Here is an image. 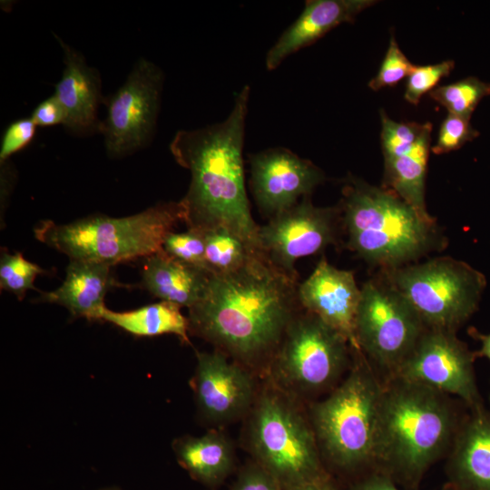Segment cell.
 I'll return each mask as SVG.
<instances>
[{
    "label": "cell",
    "mask_w": 490,
    "mask_h": 490,
    "mask_svg": "<svg viewBox=\"0 0 490 490\" xmlns=\"http://www.w3.org/2000/svg\"><path fill=\"white\" fill-rule=\"evenodd\" d=\"M32 120L40 127H50L57 124H64L65 113L54 95L41 102L33 111Z\"/></svg>",
    "instance_id": "obj_35"
},
{
    "label": "cell",
    "mask_w": 490,
    "mask_h": 490,
    "mask_svg": "<svg viewBox=\"0 0 490 490\" xmlns=\"http://www.w3.org/2000/svg\"><path fill=\"white\" fill-rule=\"evenodd\" d=\"M172 449L190 476L208 488L220 486L234 469L233 446L221 431L178 437Z\"/></svg>",
    "instance_id": "obj_22"
},
{
    "label": "cell",
    "mask_w": 490,
    "mask_h": 490,
    "mask_svg": "<svg viewBox=\"0 0 490 490\" xmlns=\"http://www.w3.org/2000/svg\"><path fill=\"white\" fill-rule=\"evenodd\" d=\"M442 490H462V489L456 486H454L448 483Z\"/></svg>",
    "instance_id": "obj_39"
},
{
    "label": "cell",
    "mask_w": 490,
    "mask_h": 490,
    "mask_svg": "<svg viewBox=\"0 0 490 490\" xmlns=\"http://www.w3.org/2000/svg\"><path fill=\"white\" fill-rule=\"evenodd\" d=\"M290 490H339L330 474L311 482L300 485Z\"/></svg>",
    "instance_id": "obj_37"
},
{
    "label": "cell",
    "mask_w": 490,
    "mask_h": 490,
    "mask_svg": "<svg viewBox=\"0 0 490 490\" xmlns=\"http://www.w3.org/2000/svg\"><path fill=\"white\" fill-rule=\"evenodd\" d=\"M230 490H283L264 468L252 461L240 468Z\"/></svg>",
    "instance_id": "obj_34"
},
{
    "label": "cell",
    "mask_w": 490,
    "mask_h": 490,
    "mask_svg": "<svg viewBox=\"0 0 490 490\" xmlns=\"http://www.w3.org/2000/svg\"><path fill=\"white\" fill-rule=\"evenodd\" d=\"M382 277L429 329L456 332L478 310L485 275L448 256L383 270Z\"/></svg>",
    "instance_id": "obj_8"
},
{
    "label": "cell",
    "mask_w": 490,
    "mask_h": 490,
    "mask_svg": "<svg viewBox=\"0 0 490 490\" xmlns=\"http://www.w3.org/2000/svg\"><path fill=\"white\" fill-rule=\"evenodd\" d=\"M350 350L338 331L302 309L270 360L272 373L284 387L305 393L321 391L334 386L347 369Z\"/></svg>",
    "instance_id": "obj_9"
},
{
    "label": "cell",
    "mask_w": 490,
    "mask_h": 490,
    "mask_svg": "<svg viewBox=\"0 0 490 490\" xmlns=\"http://www.w3.org/2000/svg\"><path fill=\"white\" fill-rule=\"evenodd\" d=\"M298 277L252 254L240 269L210 275L200 300L189 309V332L239 363L271 358L302 309Z\"/></svg>",
    "instance_id": "obj_1"
},
{
    "label": "cell",
    "mask_w": 490,
    "mask_h": 490,
    "mask_svg": "<svg viewBox=\"0 0 490 490\" xmlns=\"http://www.w3.org/2000/svg\"><path fill=\"white\" fill-rule=\"evenodd\" d=\"M163 83L162 70L141 58L123 84L104 100L107 115L101 122L106 153L122 158L146 146L156 125Z\"/></svg>",
    "instance_id": "obj_11"
},
{
    "label": "cell",
    "mask_w": 490,
    "mask_h": 490,
    "mask_svg": "<svg viewBox=\"0 0 490 490\" xmlns=\"http://www.w3.org/2000/svg\"><path fill=\"white\" fill-rule=\"evenodd\" d=\"M340 207H317L309 196L289 209L273 216L260 226L262 252L277 268L298 277V260L323 251L335 244Z\"/></svg>",
    "instance_id": "obj_13"
},
{
    "label": "cell",
    "mask_w": 490,
    "mask_h": 490,
    "mask_svg": "<svg viewBox=\"0 0 490 490\" xmlns=\"http://www.w3.org/2000/svg\"><path fill=\"white\" fill-rule=\"evenodd\" d=\"M55 37L63 48L65 65L54 93L65 113L64 126L75 135L100 132L98 110L105 99L99 72L87 64L81 53Z\"/></svg>",
    "instance_id": "obj_17"
},
{
    "label": "cell",
    "mask_w": 490,
    "mask_h": 490,
    "mask_svg": "<svg viewBox=\"0 0 490 490\" xmlns=\"http://www.w3.org/2000/svg\"><path fill=\"white\" fill-rule=\"evenodd\" d=\"M475 358L456 332L427 328L389 377L457 397L472 409L484 405L475 374Z\"/></svg>",
    "instance_id": "obj_12"
},
{
    "label": "cell",
    "mask_w": 490,
    "mask_h": 490,
    "mask_svg": "<svg viewBox=\"0 0 490 490\" xmlns=\"http://www.w3.org/2000/svg\"><path fill=\"white\" fill-rule=\"evenodd\" d=\"M448 483L462 490H490V408L469 409L456 432L446 462Z\"/></svg>",
    "instance_id": "obj_18"
},
{
    "label": "cell",
    "mask_w": 490,
    "mask_h": 490,
    "mask_svg": "<svg viewBox=\"0 0 490 490\" xmlns=\"http://www.w3.org/2000/svg\"><path fill=\"white\" fill-rule=\"evenodd\" d=\"M340 217L348 247L373 266L390 270L445 246L435 219L421 216L392 191L348 177Z\"/></svg>",
    "instance_id": "obj_4"
},
{
    "label": "cell",
    "mask_w": 490,
    "mask_h": 490,
    "mask_svg": "<svg viewBox=\"0 0 490 490\" xmlns=\"http://www.w3.org/2000/svg\"><path fill=\"white\" fill-rule=\"evenodd\" d=\"M374 0H309L296 21L268 51L265 64L276 69L288 56L307 47L343 23H352Z\"/></svg>",
    "instance_id": "obj_19"
},
{
    "label": "cell",
    "mask_w": 490,
    "mask_h": 490,
    "mask_svg": "<svg viewBox=\"0 0 490 490\" xmlns=\"http://www.w3.org/2000/svg\"><path fill=\"white\" fill-rule=\"evenodd\" d=\"M380 119L384 159L397 157L410 151L428 124V122L425 123L395 122L384 110L380 111Z\"/></svg>",
    "instance_id": "obj_29"
},
{
    "label": "cell",
    "mask_w": 490,
    "mask_h": 490,
    "mask_svg": "<svg viewBox=\"0 0 490 490\" xmlns=\"http://www.w3.org/2000/svg\"><path fill=\"white\" fill-rule=\"evenodd\" d=\"M346 378L312 407L311 426L331 466L362 475L375 470L383 382L361 351Z\"/></svg>",
    "instance_id": "obj_5"
},
{
    "label": "cell",
    "mask_w": 490,
    "mask_h": 490,
    "mask_svg": "<svg viewBox=\"0 0 490 490\" xmlns=\"http://www.w3.org/2000/svg\"><path fill=\"white\" fill-rule=\"evenodd\" d=\"M361 298L354 273L339 270L322 258L310 276L299 284L300 307L338 331L354 351H360L355 320Z\"/></svg>",
    "instance_id": "obj_16"
},
{
    "label": "cell",
    "mask_w": 490,
    "mask_h": 490,
    "mask_svg": "<svg viewBox=\"0 0 490 490\" xmlns=\"http://www.w3.org/2000/svg\"><path fill=\"white\" fill-rule=\"evenodd\" d=\"M348 490H402L388 475L372 470L351 483Z\"/></svg>",
    "instance_id": "obj_36"
},
{
    "label": "cell",
    "mask_w": 490,
    "mask_h": 490,
    "mask_svg": "<svg viewBox=\"0 0 490 490\" xmlns=\"http://www.w3.org/2000/svg\"><path fill=\"white\" fill-rule=\"evenodd\" d=\"M99 490H121L120 488L118 487H106V488H102V489H99Z\"/></svg>",
    "instance_id": "obj_40"
},
{
    "label": "cell",
    "mask_w": 490,
    "mask_h": 490,
    "mask_svg": "<svg viewBox=\"0 0 490 490\" xmlns=\"http://www.w3.org/2000/svg\"><path fill=\"white\" fill-rule=\"evenodd\" d=\"M205 250V231L193 229L184 232L171 231L162 243V250L171 258L211 273L206 261Z\"/></svg>",
    "instance_id": "obj_28"
},
{
    "label": "cell",
    "mask_w": 490,
    "mask_h": 490,
    "mask_svg": "<svg viewBox=\"0 0 490 490\" xmlns=\"http://www.w3.org/2000/svg\"><path fill=\"white\" fill-rule=\"evenodd\" d=\"M184 219L181 201H168L121 218L92 215L64 224L42 220L34 233L39 241L70 260L114 266L161 251L167 234Z\"/></svg>",
    "instance_id": "obj_6"
},
{
    "label": "cell",
    "mask_w": 490,
    "mask_h": 490,
    "mask_svg": "<svg viewBox=\"0 0 490 490\" xmlns=\"http://www.w3.org/2000/svg\"><path fill=\"white\" fill-rule=\"evenodd\" d=\"M113 266L103 262L70 260L63 284L43 293L42 300L64 307L73 317L99 320L106 307L104 297L115 285Z\"/></svg>",
    "instance_id": "obj_20"
},
{
    "label": "cell",
    "mask_w": 490,
    "mask_h": 490,
    "mask_svg": "<svg viewBox=\"0 0 490 490\" xmlns=\"http://www.w3.org/2000/svg\"><path fill=\"white\" fill-rule=\"evenodd\" d=\"M36 127L31 117L18 119L7 126L1 142V164L6 162L13 154L23 150L33 141Z\"/></svg>",
    "instance_id": "obj_33"
},
{
    "label": "cell",
    "mask_w": 490,
    "mask_h": 490,
    "mask_svg": "<svg viewBox=\"0 0 490 490\" xmlns=\"http://www.w3.org/2000/svg\"><path fill=\"white\" fill-rule=\"evenodd\" d=\"M478 136L479 132L472 126L470 119L448 113L440 126L436 143L431 151L436 154L456 151Z\"/></svg>",
    "instance_id": "obj_32"
},
{
    "label": "cell",
    "mask_w": 490,
    "mask_h": 490,
    "mask_svg": "<svg viewBox=\"0 0 490 490\" xmlns=\"http://www.w3.org/2000/svg\"><path fill=\"white\" fill-rule=\"evenodd\" d=\"M488 401H489V405H490V394H489V397H488Z\"/></svg>",
    "instance_id": "obj_41"
},
{
    "label": "cell",
    "mask_w": 490,
    "mask_h": 490,
    "mask_svg": "<svg viewBox=\"0 0 490 490\" xmlns=\"http://www.w3.org/2000/svg\"><path fill=\"white\" fill-rule=\"evenodd\" d=\"M448 396L397 377L383 382L375 470L416 490L451 446L463 418Z\"/></svg>",
    "instance_id": "obj_3"
},
{
    "label": "cell",
    "mask_w": 490,
    "mask_h": 490,
    "mask_svg": "<svg viewBox=\"0 0 490 490\" xmlns=\"http://www.w3.org/2000/svg\"><path fill=\"white\" fill-rule=\"evenodd\" d=\"M180 309L178 305L162 300L123 312L104 307L100 312L99 320L110 322L134 336L172 334L189 343V320Z\"/></svg>",
    "instance_id": "obj_24"
},
{
    "label": "cell",
    "mask_w": 490,
    "mask_h": 490,
    "mask_svg": "<svg viewBox=\"0 0 490 490\" xmlns=\"http://www.w3.org/2000/svg\"><path fill=\"white\" fill-rule=\"evenodd\" d=\"M415 66L401 51L392 34L379 70L369 81L368 87L378 91L384 87L394 86L408 76Z\"/></svg>",
    "instance_id": "obj_31"
},
{
    "label": "cell",
    "mask_w": 490,
    "mask_h": 490,
    "mask_svg": "<svg viewBox=\"0 0 490 490\" xmlns=\"http://www.w3.org/2000/svg\"><path fill=\"white\" fill-rule=\"evenodd\" d=\"M455 67L452 60L435 64L415 66L407 76L404 98L413 105H417L421 98L436 88L443 78L448 76Z\"/></svg>",
    "instance_id": "obj_30"
},
{
    "label": "cell",
    "mask_w": 490,
    "mask_h": 490,
    "mask_svg": "<svg viewBox=\"0 0 490 490\" xmlns=\"http://www.w3.org/2000/svg\"><path fill=\"white\" fill-rule=\"evenodd\" d=\"M249 97L246 85L223 122L179 131L170 151L177 163L191 173L189 190L181 200L188 229H226L251 253L265 255L245 188L242 149Z\"/></svg>",
    "instance_id": "obj_2"
},
{
    "label": "cell",
    "mask_w": 490,
    "mask_h": 490,
    "mask_svg": "<svg viewBox=\"0 0 490 490\" xmlns=\"http://www.w3.org/2000/svg\"><path fill=\"white\" fill-rule=\"evenodd\" d=\"M248 442L253 461L283 490L321 478L326 470L312 426L287 395L263 392L253 404Z\"/></svg>",
    "instance_id": "obj_7"
},
{
    "label": "cell",
    "mask_w": 490,
    "mask_h": 490,
    "mask_svg": "<svg viewBox=\"0 0 490 490\" xmlns=\"http://www.w3.org/2000/svg\"><path fill=\"white\" fill-rule=\"evenodd\" d=\"M249 162L255 202L269 219L309 196L326 179L312 162L282 147L250 154Z\"/></svg>",
    "instance_id": "obj_14"
},
{
    "label": "cell",
    "mask_w": 490,
    "mask_h": 490,
    "mask_svg": "<svg viewBox=\"0 0 490 490\" xmlns=\"http://www.w3.org/2000/svg\"><path fill=\"white\" fill-rule=\"evenodd\" d=\"M490 95V83L469 76L458 82L436 87L429 96L449 113L471 119L479 103Z\"/></svg>",
    "instance_id": "obj_26"
},
{
    "label": "cell",
    "mask_w": 490,
    "mask_h": 490,
    "mask_svg": "<svg viewBox=\"0 0 490 490\" xmlns=\"http://www.w3.org/2000/svg\"><path fill=\"white\" fill-rule=\"evenodd\" d=\"M211 274L181 263L162 250L144 258L142 286L162 301L190 309L201 298Z\"/></svg>",
    "instance_id": "obj_21"
},
{
    "label": "cell",
    "mask_w": 490,
    "mask_h": 490,
    "mask_svg": "<svg viewBox=\"0 0 490 490\" xmlns=\"http://www.w3.org/2000/svg\"><path fill=\"white\" fill-rule=\"evenodd\" d=\"M468 334L481 344L480 349L475 351V357L485 358L490 362V333L484 334L475 328H469Z\"/></svg>",
    "instance_id": "obj_38"
},
{
    "label": "cell",
    "mask_w": 490,
    "mask_h": 490,
    "mask_svg": "<svg viewBox=\"0 0 490 490\" xmlns=\"http://www.w3.org/2000/svg\"><path fill=\"white\" fill-rule=\"evenodd\" d=\"M355 320L360 351L375 368L391 377L427 329L416 313L383 277L368 280Z\"/></svg>",
    "instance_id": "obj_10"
},
{
    "label": "cell",
    "mask_w": 490,
    "mask_h": 490,
    "mask_svg": "<svg viewBox=\"0 0 490 490\" xmlns=\"http://www.w3.org/2000/svg\"><path fill=\"white\" fill-rule=\"evenodd\" d=\"M432 125L426 128L416 143L407 152L397 157L384 159L382 187L395 192L421 216L433 219L425 203V185Z\"/></svg>",
    "instance_id": "obj_23"
},
{
    "label": "cell",
    "mask_w": 490,
    "mask_h": 490,
    "mask_svg": "<svg viewBox=\"0 0 490 490\" xmlns=\"http://www.w3.org/2000/svg\"><path fill=\"white\" fill-rule=\"evenodd\" d=\"M45 273L39 265L33 263L20 252H1L0 258V287L1 289L15 295L23 299L26 292L34 289V280L39 274Z\"/></svg>",
    "instance_id": "obj_27"
},
{
    "label": "cell",
    "mask_w": 490,
    "mask_h": 490,
    "mask_svg": "<svg viewBox=\"0 0 490 490\" xmlns=\"http://www.w3.org/2000/svg\"><path fill=\"white\" fill-rule=\"evenodd\" d=\"M191 387L201 415L220 424L236 419L253 404L255 383L239 362H231L220 350L197 352Z\"/></svg>",
    "instance_id": "obj_15"
},
{
    "label": "cell",
    "mask_w": 490,
    "mask_h": 490,
    "mask_svg": "<svg viewBox=\"0 0 490 490\" xmlns=\"http://www.w3.org/2000/svg\"><path fill=\"white\" fill-rule=\"evenodd\" d=\"M205 246L207 264L215 274L240 269L254 254L240 238L223 228L205 231Z\"/></svg>",
    "instance_id": "obj_25"
}]
</instances>
